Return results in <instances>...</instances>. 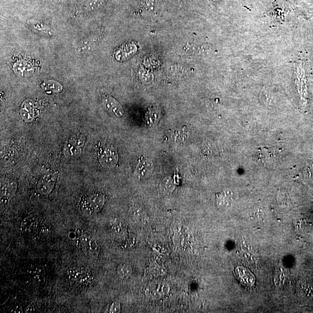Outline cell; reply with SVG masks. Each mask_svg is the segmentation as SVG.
I'll list each match as a JSON object with an SVG mask.
<instances>
[{
  "instance_id": "cell-4",
  "label": "cell",
  "mask_w": 313,
  "mask_h": 313,
  "mask_svg": "<svg viewBox=\"0 0 313 313\" xmlns=\"http://www.w3.org/2000/svg\"><path fill=\"white\" fill-rule=\"evenodd\" d=\"M55 183V177L53 174H48L42 177L37 184V189L40 193L48 194L52 191Z\"/></svg>"
},
{
  "instance_id": "cell-5",
  "label": "cell",
  "mask_w": 313,
  "mask_h": 313,
  "mask_svg": "<svg viewBox=\"0 0 313 313\" xmlns=\"http://www.w3.org/2000/svg\"><path fill=\"white\" fill-rule=\"evenodd\" d=\"M235 275L238 280L245 287L252 286L255 281L254 275L249 270L242 267L236 269Z\"/></svg>"
},
{
  "instance_id": "cell-15",
  "label": "cell",
  "mask_w": 313,
  "mask_h": 313,
  "mask_svg": "<svg viewBox=\"0 0 313 313\" xmlns=\"http://www.w3.org/2000/svg\"><path fill=\"white\" fill-rule=\"evenodd\" d=\"M131 268L127 265H120L118 268V273L121 277L125 278L128 277L131 274Z\"/></svg>"
},
{
  "instance_id": "cell-8",
  "label": "cell",
  "mask_w": 313,
  "mask_h": 313,
  "mask_svg": "<svg viewBox=\"0 0 313 313\" xmlns=\"http://www.w3.org/2000/svg\"><path fill=\"white\" fill-rule=\"evenodd\" d=\"M38 220L36 216H29L21 223L20 229L23 233L31 234L36 231L38 227Z\"/></svg>"
},
{
  "instance_id": "cell-3",
  "label": "cell",
  "mask_w": 313,
  "mask_h": 313,
  "mask_svg": "<svg viewBox=\"0 0 313 313\" xmlns=\"http://www.w3.org/2000/svg\"><path fill=\"white\" fill-rule=\"evenodd\" d=\"M118 160V155L116 150L111 148H107L101 153L99 161L103 166L107 168L114 166Z\"/></svg>"
},
{
  "instance_id": "cell-10",
  "label": "cell",
  "mask_w": 313,
  "mask_h": 313,
  "mask_svg": "<svg viewBox=\"0 0 313 313\" xmlns=\"http://www.w3.org/2000/svg\"><path fill=\"white\" fill-rule=\"evenodd\" d=\"M153 164L152 162L148 159H144L143 158L139 162L137 165L136 173L139 177L143 178L147 176L152 172Z\"/></svg>"
},
{
  "instance_id": "cell-11",
  "label": "cell",
  "mask_w": 313,
  "mask_h": 313,
  "mask_svg": "<svg viewBox=\"0 0 313 313\" xmlns=\"http://www.w3.org/2000/svg\"><path fill=\"white\" fill-rule=\"evenodd\" d=\"M78 139H75L72 140V143H70L66 146L65 149V153L68 156H76L80 153L81 149L80 146L81 145V143H77Z\"/></svg>"
},
{
  "instance_id": "cell-13",
  "label": "cell",
  "mask_w": 313,
  "mask_h": 313,
  "mask_svg": "<svg viewBox=\"0 0 313 313\" xmlns=\"http://www.w3.org/2000/svg\"><path fill=\"white\" fill-rule=\"evenodd\" d=\"M42 88L44 90L52 91L54 92H60L62 90V87L60 83L55 82V81H48V82H45L41 86Z\"/></svg>"
},
{
  "instance_id": "cell-14",
  "label": "cell",
  "mask_w": 313,
  "mask_h": 313,
  "mask_svg": "<svg viewBox=\"0 0 313 313\" xmlns=\"http://www.w3.org/2000/svg\"><path fill=\"white\" fill-rule=\"evenodd\" d=\"M106 1L107 0H90L89 2L87 3L86 8L88 10L97 9Z\"/></svg>"
},
{
  "instance_id": "cell-6",
  "label": "cell",
  "mask_w": 313,
  "mask_h": 313,
  "mask_svg": "<svg viewBox=\"0 0 313 313\" xmlns=\"http://www.w3.org/2000/svg\"><path fill=\"white\" fill-rule=\"evenodd\" d=\"M103 104L106 109L113 112L118 117H122L124 115V110L120 104L116 99L110 97H107L103 99Z\"/></svg>"
},
{
  "instance_id": "cell-1",
  "label": "cell",
  "mask_w": 313,
  "mask_h": 313,
  "mask_svg": "<svg viewBox=\"0 0 313 313\" xmlns=\"http://www.w3.org/2000/svg\"><path fill=\"white\" fill-rule=\"evenodd\" d=\"M67 275L71 282L78 286H87L90 284L92 281V276L89 271L76 267H72L67 270Z\"/></svg>"
},
{
  "instance_id": "cell-16",
  "label": "cell",
  "mask_w": 313,
  "mask_h": 313,
  "mask_svg": "<svg viewBox=\"0 0 313 313\" xmlns=\"http://www.w3.org/2000/svg\"><path fill=\"white\" fill-rule=\"evenodd\" d=\"M120 310V304L118 303H112L110 306L109 312H118Z\"/></svg>"
},
{
  "instance_id": "cell-7",
  "label": "cell",
  "mask_w": 313,
  "mask_h": 313,
  "mask_svg": "<svg viewBox=\"0 0 313 313\" xmlns=\"http://www.w3.org/2000/svg\"><path fill=\"white\" fill-rule=\"evenodd\" d=\"M83 247L89 252L91 255L97 256L100 250L99 245L97 242L91 239L87 235H83L81 238Z\"/></svg>"
},
{
  "instance_id": "cell-9",
  "label": "cell",
  "mask_w": 313,
  "mask_h": 313,
  "mask_svg": "<svg viewBox=\"0 0 313 313\" xmlns=\"http://www.w3.org/2000/svg\"><path fill=\"white\" fill-rule=\"evenodd\" d=\"M28 26L35 32L44 36H51L53 32L51 27L43 23L35 20H29L27 22Z\"/></svg>"
},
{
  "instance_id": "cell-12",
  "label": "cell",
  "mask_w": 313,
  "mask_h": 313,
  "mask_svg": "<svg viewBox=\"0 0 313 313\" xmlns=\"http://www.w3.org/2000/svg\"><path fill=\"white\" fill-rule=\"evenodd\" d=\"M1 193L3 197H10L13 195L16 189V186L15 183L12 182H6L2 184Z\"/></svg>"
},
{
  "instance_id": "cell-2",
  "label": "cell",
  "mask_w": 313,
  "mask_h": 313,
  "mask_svg": "<svg viewBox=\"0 0 313 313\" xmlns=\"http://www.w3.org/2000/svg\"><path fill=\"white\" fill-rule=\"evenodd\" d=\"M104 203V198L101 194H94L83 200L82 210L87 214L91 215L101 210Z\"/></svg>"
}]
</instances>
